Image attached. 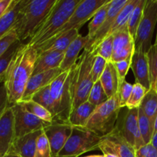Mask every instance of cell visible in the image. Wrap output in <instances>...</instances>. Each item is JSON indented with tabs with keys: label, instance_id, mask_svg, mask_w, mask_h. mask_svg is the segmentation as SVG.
Listing matches in <instances>:
<instances>
[{
	"label": "cell",
	"instance_id": "cell-1",
	"mask_svg": "<svg viewBox=\"0 0 157 157\" xmlns=\"http://www.w3.org/2000/svg\"><path fill=\"white\" fill-rule=\"evenodd\" d=\"M38 56L36 48L21 43L14 55L3 78L9 106L20 102L28 81L32 76Z\"/></svg>",
	"mask_w": 157,
	"mask_h": 157
},
{
	"label": "cell",
	"instance_id": "cell-2",
	"mask_svg": "<svg viewBox=\"0 0 157 157\" xmlns=\"http://www.w3.org/2000/svg\"><path fill=\"white\" fill-rule=\"evenodd\" d=\"M56 2L57 0H21L13 28L21 43L32 38Z\"/></svg>",
	"mask_w": 157,
	"mask_h": 157
},
{
	"label": "cell",
	"instance_id": "cell-3",
	"mask_svg": "<svg viewBox=\"0 0 157 157\" xmlns=\"http://www.w3.org/2000/svg\"><path fill=\"white\" fill-rule=\"evenodd\" d=\"M81 0H57L45 19L27 42L38 50L64 25Z\"/></svg>",
	"mask_w": 157,
	"mask_h": 157
},
{
	"label": "cell",
	"instance_id": "cell-4",
	"mask_svg": "<svg viewBox=\"0 0 157 157\" xmlns=\"http://www.w3.org/2000/svg\"><path fill=\"white\" fill-rule=\"evenodd\" d=\"M78 63L69 70L62 72L50 84L54 104V122L69 124L73 110L74 83Z\"/></svg>",
	"mask_w": 157,
	"mask_h": 157
},
{
	"label": "cell",
	"instance_id": "cell-5",
	"mask_svg": "<svg viewBox=\"0 0 157 157\" xmlns=\"http://www.w3.org/2000/svg\"><path fill=\"white\" fill-rule=\"evenodd\" d=\"M121 109L119 97L116 94L96 107L84 128L100 137L109 134L116 127Z\"/></svg>",
	"mask_w": 157,
	"mask_h": 157
},
{
	"label": "cell",
	"instance_id": "cell-6",
	"mask_svg": "<svg viewBox=\"0 0 157 157\" xmlns=\"http://www.w3.org/2000/svg\"><path fill=\"white\" fill-rule=\"evenodd\" d=\"M94 57V52L87 50H84L80 56L74 83L73 110L88 99L89 94L94 84L91 75Z\"/></svg>",
	"mask_w": 157,
	"mask_h": 157
},
{
	"label": "cell",
	"instance_id": "cell-7",
	"mask_svg": "<svg viewBox=\"0 0 157 157\" xmlns=\"http://www.w3.org/2000/svg\"><path fill=\"white\" fill-rule=\"evenodd\" d=\"M101 137L84 127H74L73 132L57 157H79L99 149Z\"/></svg>",
	"mask_w": 157,
	"mask_h": 157
},
{
	"label": "cell",
	"instance_id": "cell-8",
	"mask_svg": "<svg viewBox=\"0 0 157 157\" xmlns=\"http://www.w3.org/2000/svg\"><path fill=\"white\" fill-rule=\"evenodd\" d=\"M157 24V0H147L134 39L135 51L147 54L151 48Z\"/></svg>",
	"mask_w": 157,
	"mask_h": 157
},
{
	"label": "cell",
	"instance_id": "cell-9",
	"mask_svg": "<svg viewBox=\"0 0 157 157\" xmlns=\"http://www.w3.org/2000/svg\"><path fill=\"white\" fill-rule=\"evenodd\" d=\"M108 1L109 0H81V2L77 6L75 12H73L68 21L46 43L58 38L61 35L68 32L69 31L74 30V29L80 30V29L87 21H89L90 18L94 16L98 9L102 7L104 5H105Z\"/></svg>",
	"mask_w": 157,
	"mask_h": 157
},
{
	"label": "cell",
	"instance_id": "cell-10",
	"mask_svg": "<svg viewBox=\"0 0 157 157\" xmlns=\"http://www.w3.org/2000/svg\"><path fill=\"white\" fill-rule=\"evenodd\" d=\"M10 107L15 117V138L37 130H43L51 124L41 121L28 111L21 102L16 103Z\"/></svg>",
	"mask_w": 157,
	"mask_h": 157
},
{
	"label": "cell",
	"instance_id": "cell-11",
	"mask_svg": "<svg viewBox=\"0 0 157 157\" xmlns=\"http://www.w3.org/2000/svg\"><path fill=\"white\" fill-rule=\"evenodd\" d=\"M138 110L139 108H127L123 117H121L119 115L116 124L126 140L135 150L145 145L138 126Z\"/></svg>",
	"mask_w": 157,
	"mask_h": 157
},
{
	"label": "cell",
	"instance_id": "cell-12",
	"mask_svg": "<svg viewBox=\"0 0 157 157\" xmlns=\"http://www.w3.org/2000/svg\"><path fill=\"white\" fill-rule=\"evenodd\" d=\"M99 150L104 154L110 153L117 157H136L135 149L126 140L117 126L109 134L101 137Z\"/></svg>",
	"mask_w": 157,
	"mask_h": 157
},
{
	"label": "cell",
	"instance_id": "cell-13",
	"mask_svg": "<svg viewBox=\"0 0 157 157\" xmlns=\"http://www.w3.org/2000/svg\"><path fill=\"white\" fill-rule=\"evenodd\" d=\"M129 0H111L109 6L107 15L101 27L98 29L97 33L91 40L88 41L84 50L94 52L100 44L107 38L109 32L116 19L117 16L124 6L127 5Z\"/></svg>",
	"mask_w": 157,
	"mask_h": 157
},
{
	"label": "cell",
	"instance_id": "cell-14",
	"mask_svg": "<svg viewBox=\"0 0 157 157\" xmlns=\"http://www.w3.org/2000/svg\"><path fill=\"white\" fill-rule=\"evenodd\" d=\"M74 127L69 124L53 122L44 128L52 150V157H57L68 140Z\"/></svg>",
	"mask_w": 157,
	"mask_h": 157
},
{
	"label": "cell",
	"instance_id": "cell-15",
	"mask_svg": "<svg viewBox=\"0 0 157 157\" xmlns=\"http://www.w3.org/2000/svg\"><path fill=\"white\" fill-rule=\"evenodd\" d=\"M113 55L111 62L122 60H131L135 52L134 39L131 37L128 29H123L113 35Z\"/></svg>",
	"mask_w": 157,
	"mask_h": 157
},
{
	"label": "cell",
	"instance_id": "cell-16",
	"mask_svg": "<svg viewBox=\"0 0 157 157\" xmlns=\"http://www.w3.org/2000/svg\"><path fill=\"white\" fill-rule=\"evenodd\" d=\"M15 139V117L9 106L0 119V157L9 153Z\"/></svg>",
	"mask_w": 157,
	"mask_h": 157
},
{
	"label": "cell",
	"instance_id": "cell-17",
	"mask_svg": "<svg viewBox=\"0 0 157 157\" xmlns=\"http://www.w3.org/2000/svg\"><path fill=\"white\" fill-rule=\"evenodd\" d=\"M62 72L61 69L58 67V68L51 69L47 71L41 72L37 75H32V76L28 81L21 101H31L35 94H36L41 89L45 87L46 86L50 85L52 81L57 77L59 76Z\"/></svg>",
	"mask_w": 157,
	"mask_h": 157
},
{
	"label": "cell",
	"instance_id": "cell-18",
	"mask_svg": "<svg viewBox=\"0 0 157 157\" xmlns=\"http://www.w3.org/2000/svg\"><path fill=\"white\" fill-rule=\"evenodd\" d=\"M43 130H37L15 138L7 154L20 157H35L37 140L38 136L42 133Z\"/></svg>",
	"mask_w": 157,
	"mask_h": 157
},
{
	"label": "cell",
	"instance_id": "cell-19",
	"mask_svg": "<svg viewBox=\"0 0 157 157\" xmlns=\"http://www.w3.org/2000/svg\"><path fill=\"white\" fill-rule=\"evenodd\" d=\"M130 68L135 77L136 83L141 84L147 90H150L152 85L147 54L135 51L132 57Z\"/></svg>",
	"mask_w": 157,
	"mask_h": 157
},
{
	"label": "cell",
	"instance_id": "cell-20",
	"mask_svg": "<svg viewBox=\"0 0 157 157\" xmlns=\"http://www.w3.org/2000/svg\"><path fill=\"white\" fill-rule=\"evenodd\" d=\"M89 41V38L79 35L76 39L69 45L67 50L64 52V57L61 63L60 68L63 72L69 70L77 64L78 55L82 49H84Z\"/></svg>",
	"mask_w": 157,
	"mask_h": 157
},
{
	"label": "cell",
	"instance_id": "cell-21",
	"mask_svg": "<svg viewBox=\"0 0 157 157\" xmlns=\"http://www.w3.org/2000/svg\"><path fill=\"white\" fill-rule=\"evenodd\" d=\"M64 57V52H47L38 54L33 75L60 67Z\"/></svg>",
	"mask_w": 157,
	"mask_h": 157
},
{
	"label": "cell",
	"instance_id": "cell-22",
	"mask_svg": "<svg viewBox=\"0 0 157 157\" xmlns=\"http://www.w3.org/2000/svg\"><path fill=\"white\" fill-rule=\"evenodd\" d=\"M100 81L108 98L117 94L119 90V80H118L116 67L113 62L111 61L107 62Z\"/></svg>",
	"mask_w": 157,
	"mask_h": 157
},
{
	"label": "cell",
	"instance_id": "cell-23",
	"mask_svg": "<svg viewBox=\"0 0 157 157\" xmlns=\"http://www.w3.org/2000/svg\"><path fill=\"white\" fill-rule=\"evenodd\" d=\"M79 35L78 29L69 31L68 32L61 35L58 38L46 43L45 44H44L42 47L40 48L37 51H38V54L47 52H65L69 45L76 39L77 37Z\"/></svg>",
	"mask_w": 157,
	"mask_h": 157
},
{
	"label": "cell",
	"instance_id": "cell-24",
	"mask_svg": "<svg viewBox=\"0 0 157 157\" xmlns=\"http://www.w3.org/2000/svg\"><path fill=\"white\" fill-rule=\"evenodd\" d=\"M96 107L89 101L81 104L72 110L69 117V124L73 127H84Z\"/></svg>",
	"mask_w": 157,
	"mask_h": 157
},
{
	"label": "cell",
	"instance_id": "cell-25",
	"mask_svg": "<svg viewBox=\"0 0 157 157\" xmlns=\"http://www.w3.org/2000/svg\"><path fill=\"white\" fill-rule=\"evenodd\" d=\"M138 2H139V0H129L128 2L124 6V9L120 12V13L117 16L116 19L113 21V24L110 29V32H109L107 37L113 35V34L119 32V31L123 30V29H127V25H128L130 15H131L133 9H135Z\"/></svg>",
	"mask_w": 157,
	"mask_h": 157
},
{
	"label": "cell",
	"instance_id": "cell-26",
	"mask_svg": "<svg viewBox=\"0 0 157 157\" xmlns=\"http://www.w3.org/2000/svg\"><path fill=\"white\" fill-rule=\"evenodd\" d=\"M21 2V0H14L9 10L0 18V39L14 28Z\"/></svg>",
	"mask_w": 157,
	"mask_h": 157
},
{
	"label": "cell",
	"instance_id": "cell-27",
	"mask_svg": "<svg viewBox=\"0 0 157 157\" xmlns=\"http://www.w3.org/2000/svg\"><path fill=\"white\" fill-rule=\"evenodd\" d=\"M140 108L147 115L154 127L157 115V93L153 88L150 89L144 97Z\"/></svg>",
	"mask_w": 157,
	"mask_h": 157
},
{
	"label": "cell",
	"instance_id": "cell-28",
	"mask_svg": "<svg viewBox=\"0 0 157 157\" xmlns=\"http://www.w3.org/2000/svg\"><path fill=\"white\" fill-rule=\"evenodd\" d=\"M111 0H109L105 5L100 8L98 12L94 15V16L92 18L91 21L88 25V33L87 36L89 38V41L91 40L97 33L98 29L101 27V25L104 23L106 17L107 15V11H108L109 6Z\"/></svg>",
	"mask_w": 157,
	"mask_h": 157
},
{
	"label": "cell",
	"instance_id": "cell-29",
	"mask_svg": "<svg viewBox=\"0 0 157 157\" xmlns=\"http://www.w3.org/2000/svg\"><path fill=\"white\" fill-rule=\"evenodd\" d=\"M147 1V0H139V2L136 5L135 9H133V12H132L131 15L130 17V19H129L127 29H128L129 33H130V35H131L133 39H135L136 31H137L140 23L141 19H142L144 10Z\"/></svg>",
	"mask_w": 157,
	"mask_h": 157
},
{
	"label": "cell",
	"instance_id": "cell-30",
	"mask_svg": "<svg viewBox=\"0 0 157 157\" xmlns=\"http://www.w3.org/2000/svg\"><path fill=\"white\" fill-rule=\"evenodd\" d=\"M20 102L22 103L28 111L41 119V121H44L48 124H52L54 122V117L52 113L40 104H37L36 102L32 101V100L29 101H20Z\"/></svg>",
	"mask_w": 157,
	"mask_h": 157
},
{
	"label": "cell",
	"instance_id": "cell-31",
	"mask_svg": "<svg viewBox=\"0 0 157 157\" xmlns=\"http://www.w3.org/2000/svg\"><path fill=\"white\" fill-rule=\"evenodd\" d=\"M138 126L144 144H150L154 131V127L150 122V119L139 107L138 110Z\"/></svg>",
	"mask_w": 157,
	"mask_h": 157
},
{
	"label": "cell",
	"instance_id": "cell-32",
	"mask_svg": "<svg viewBox=\"0 0 157 157\" xmlns=\"http://www.w3.org/2000/svg\"><path fill=\"white\" fill-rule=\"evenodd\" d=\"M32 101L44 107L49 112H51L52 115H54V104L51 95L50 85L46 86L45 87L38 90L32 97Z\"/></svg>",
	"mask_w": 157,
	"mask_h": 157
},
{
	"label": "cell",
	"instance_id": "cell-33",
	"mask_svg": "<svg viewBox=\"0 0 157 157\" xmlns=\"http://www.w3.org/2000/svg\"><path fill=\"white\" fill-rule=\"evenodd\" d=\"M148 91L149 90H147L144 86L137 84V83H135L133 84V90H132L131 95L127 101L126 107H127L128 109L139 108L144 97L146 96Z\"/></svg>",
	"mask_w": 157,
	"mask_h": 157
},
{
	"label": "cell",
	"instance_id": "cell-34",
	"mask_svg": "<svg viewBox=\"0 0 157 157\" xmlns=\"http://www.w3.org/2000/svg\"><path fill=\"white\" fill-rule=\"evenodd\" d=\"M21 44V41L18 40L17 41L14 42L10 47L9 48L7 51L0 57V84L3 81V78H4L5 73L13 58L14 55L16 52L17 49Z\"/></svg>",
	"mask_w": 157,
	"mask_h": 157
},
{
	"label": "cell",
	"instance_id": "cell-35",
	"mask_svg": "<svg viewBox=\"0 0 157 157\" xmlns=\"http://www.w3.org/2000/svg\"><path fill=\"white\" fill-rule=\"evenodd\" d=\"M108 99V97L106 94L101 81H98L95 82L89 94L87 101L91 103L96 107H98L106 102Z\"/></svg>",
	"mask_w": 157,
	"mask_h": 157
},
{
	"label": "cell",
	"instance_id": "cell-36",
	"mask_svg": "<svg viewBox=\"0 0 157 157\" xmlns=\"http://www.w3.org/2000/svg\"><path fill=\"white\" fill-rule=\"evenodd\" d=\"M113 36L107 37L104 40L101 44L98 45L96 50L94 51L95 55L102 57L107 62L111 61L112 55H113Z\"/></svg>",
	"mask_w": 157,
	"mask_h": 157
},
{
	"label": "cell",
	"instance_id": "cell-37",
	"mask_svg": "<svg viewBox=\"0 0 157 157\" xmlns=\"http://www.w3.org/2000/svg\"><path fill=\"white\" fill-rule=\"evenodd\" d=\"M152 87L157 79V44H153L147 53Z\"/></svg>",
	"mask_w": 157,
	"mask_h": 157
},
{
	"label": "cell",
	"instance_id": "cell-38",
	"mask_svg": "<svg viewBox=\"0 0 157 157\" xmlns=\"http://www.w3.org/2000/svg\"><path fill=\"white\" fill-rule=\"evenodd\" d=\"M35 157H52L51 146L44 130L37 140Z\"/></svg>",
	"mask_w": 157,
	"mask_h": 157
},
{
	"label": "cell",
	"instance_id": "cell-39",
	"mask_svg": "<svg viewBox=\"0 0 157 157\" xmlns=\"http://www.w3.org/2000/svg\"><path fill=\"white\" fill-rule=\"evenodd\" d=\"M107 64V61L104 58L95 55L91 70L92 80H93L94 83L100 81L101 75H102L103 72H104V69H105Z\"/></svg>",
	"mask_w": 157,
	"mask_h": 157
},
{
	"label": "cell",
	"instance_id": "cell-40",
	"mask_svg": "<svg viewBox=\"0 0 157 157\" xmlns=\"http://www.w3.org/2000/svg\"><path fill=\"white\" fill-rule=\"evenodd\" d=\"M133 88V84L127 82L126 80L120 85L117 94L119 97L120 105H121V108H124L127 105V101L131 95Z\"/></svg>",
	"mask_w": 157,
	"mask_h": 157
},
{
	"label": "cell",
	"instance_id": "cell-41",
	"mask_svg": "<svg viewBox=\"0 0 157 157\" xmlns=\"http://www.w3.org/2000/svg\"><path fill=\"white\" fill-rule=\"evenodd\" d=\"M18 40V35H17L16 32L14 29H12L4 37H2L0 39V57L9 49V48L14 42L17 41Z\"/></svg>",
	"mask_w": 157,
	"mask_h": 157
},
{
	"label": "cell",
	"instance_id": "cell-42",
	"mask_svg": "<svg viewBox=\"0 0 157 157\" xmlns=\"http://www.w3.org/2000/svg\"><path fill=\"white\" fill-rule=\"evenodd\" d=\"M116 67L117 73L118 80H119V87L123 82L126 80V76L130 68L131 60H122L113 63Z\"/></svg>",
	"mask_w": 157,
	"mask_h": 157
},
{
	"label": "cell",
	"instance_id": "cell-43",
	"mask_svg": "<svg viewBox=\"0 0 157 157\" xmlns=\"http://www.w3.org/2000/svg\"><path fill=\"white\" fill-rule=\"evenodd\" d=\"M136 157H157V150L151 144H147L136 150Z\"/></svg>",
	"mask_w": 157,
	"mask_h": 157
},
{
	"label": "cell",
	"instance_id": "cell-44",
	"mask_svg": "<svg viewBox=\"0 0 157 157\" xmlns=\"http://www.w3.org/2000/svg\"><path fill=\"white\" fill-rule=\"evenodd\" d=\"M9 107L7 91L3 82L0 84V119L6 109Z\"/></svg>",
	"mask_w": 157,
	"mask_h": 157
},
{
	"label": "cell",
	"instance_id": "cell-45",
	"mask_svg": "<svg viewBox=\"0 0 157 157\" xmlns=\"http://www.w3.org/2000/svg\"><path fill=\"white\" fill-rule=\"evenodd\" d=\"M13 1L14 0H0V18L9 10Z\"/></svg>",
	"mask_w": 157,
	"mask_h": 157
},
{
	"label": "cell",
	"instance_id": "cell-46",
	"mask_svg": "<svg viewBox=\"0 0 157 157\" xmlns=\"http://www.w3.org/2000/svg\"><path fill=\"white\" fill-rule=\"evenodd\" d=\"M150 144H151L157 150V130L153 133V136H152L151 141H150Z\"/></svg>",
	"mask_w": 157,
	"mask_h": 157
},
{
	"label": "cell",
	"instance_id": "cell-47",
	"mask_svg": "<svg viewBox=\"0 0 157 157\" xmlns=\"http://www.w3.org/2000/svg\"><path fill=\"white\" fill-rule=\"evenodd\" d=\"M152 88H153V90H154L155 91H156V93H157V79L156 80V81H155L154 84H153V87H152Z\"/></svg>",
	"mask_w": 157,
	"mask_h": 157
},
{
	"label": "cell",
	"instance_id": "cell-48",
	"mask_svg": "<svg viewBox=\"0 0 157 157\" xmlns=\"http://www.w3.org/2000/svg\"><path fill=\"white\" fill-rule=\"evenodd\" d=\"M103 155H104V157H117L113 154H110V153H107V154H103Z\"/></svg>",
	"mask_w": 157,
	"mask_h": 157
},
{
	"label": "cell",
	"instance_id": "cell-49",
	"mask_svg": "<svg viewBox=\"0 0 157 157\" xmlns=\"http://www.w3.org/2000/svg\"><path fill=\"white\" fill-rule=\"evenodd\" d=\"M84 157H104V155H90V156H87Z\"/></svg>",
	"mask_w": 157,
	"mask_h": 157
},
{
	"label": "cell",
	"instance_id": "cell-50",
	"mask_svg": "<svg viewBox=\"0 0 157 157\" xmlns=\"http://www.w3.org/2000/svg\"><path fill=\"white\" fill-rule=\"evenodd\" d=\"M157 130V115H156V121H155V124H154V131H153V133H155Z\"/></svg>",
	"mask_w": 157,
	"mask_h": 157
},
{
	"label": "cell",
	"instance_id": "cell-51",
	"mask_svg": "<svg viewBox=\"0 0 157 157\" xmlns=\"http://www.w3.org/2000/svg\"><path fill=\"white\" fill-rule=\"evenodd\" d=\"M3 157H20V156H15V155H12V154H6V156H4Z\"/></svg>",
	"mask_w": 157,
	"mask_h": 157
},
{
	"label": "cell",
	"instance_id": "cell-52",
	"mask_svg": "<svg viewBox=\"0 0 157 157\" xmlns=\"http://www.w3.org/2000/svg\"><path fill=\"white\" fill-rule=\"evenodd\" d=\"M154 44H157V33H156V41H155Z\"/></svg>",
	"mask_w": 157,
	"mask_h": 157
}]
</instances>
